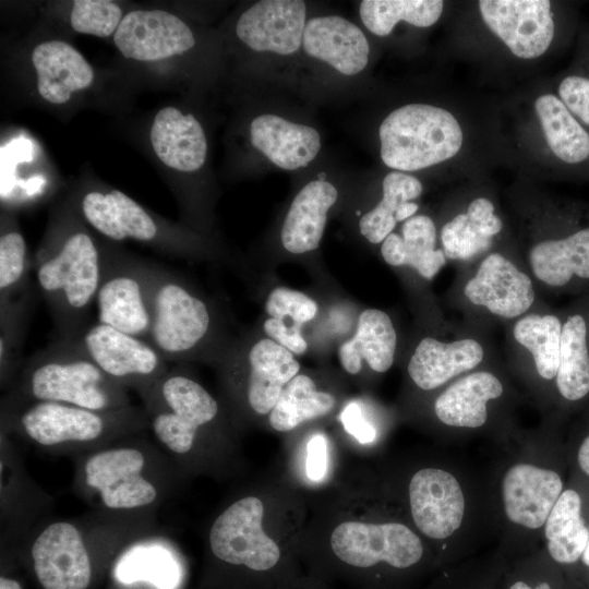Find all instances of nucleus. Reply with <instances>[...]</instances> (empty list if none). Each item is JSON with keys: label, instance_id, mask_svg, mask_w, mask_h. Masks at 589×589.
Wrapping results in <instances>:
<instances>
[{"label": "nucleus", "instance_id": "603ef678", "mask_svg": "<svg viewBox=\"0 0 589 589\" xmlns=\"http://www.w3.org/2000/svg\"><path fill=\"white\" fill-rule=\"evenodd\" d=\"M510 589H551L548 582H541L537 587L531 588L525 581H516L512 585Z\"/></svg>", "mask_w": 589, "mask_h": 589}, {"label": "nucleus", "instance_id": "c9c22d12", "mask_svg": "<svg viewBox=\"0 0 589 589\" xmlns=\"http://www.w3.org/2000/svg\"><path fill=\"white\" fill-rule=\"evenodd\" d=\"M562 325L556 315L530 313L513 326L514 339L531 353L538 374L548 381L557 374Z\"/></svg>", "mask_w": 589, "mask_h": 589}, {"label": "nucleus", "instance_id": "37998d69", "mask_svg": "<svg viewBox=\"0 0 589 589\" xmlns=\"http://www.w3.org/2000/svg\"><path fill=\"white\" fill-rule=\"evenodd\" d=\"M265 310L271 317L280 320L290 317L294 325L301 326L314 318L317 304L301 291L277 287L268 294Z\"/></svg>", "mask_w": 589, "mask_h": 589}, {"label": "nucleus", "instance_id": "ea45409f", "mask_svg": "<svg viewBox=\"0 0 589 589\" xmlns=\"http://www.w3.org/2000/svg\"><path fill=\"white\" fill-rule=\"evenodd\" d=\"M32 286L14 301L0 305V374L2 386L13 383L22 366V348L37 298Z\"/></svg>", "mask_w": 589, "mask_h": 589}, {"label": "nucleus", "instance_id": "9b49d317", "mask_svg": "<svg viewBox=\"0 0 589 589\" xmlns=\"http://www.w3.org/2000/svg\"><path fill=\"white\" fill-rule=\"evenodd\" d=\"M264 505L245 496L229 505L213 522L209 546L218 560L253 572H267L280 560L277 543L263 530Z\"/></svg>", "mask_w": 589, "mask_h": 589}, {"label": "nucleus", "instance_id": "7c9ffc66", "mask_svg": "<svg viewBox=\"0 0 589 589\" xmlns=\"http://www.w3.org/2000/svg\"><path fill=\"white\" fill-rule=\"evenodd\" d=\"M493 203L486 197L470 202L465 213L456 215L441 231L443 252L448 260L465 261L486 251L493 237L503 228L494 212Z\"/></svg>", "mask_w": 589, "mask_h": 589}, {"label": "nucleus", "instance_id": "39448f33", "mask_svg": "<svg viewBox=\"0 0 589 589\" xmlns=\"http://www.w3.org/2000/svg\"><path fill=\"white\" fill-rule=\"evenodd\" d=\"M139 395L154 437L170 456L191 454L201 430L219 413L216 399L180 370L169 369Z\"/></svg>", "mask_w": 589, "mask_h": 589}, {"label": "nucleus", "instance_id": "2f4dec72", "mask_svg": "<svg viewBox=\"0 0 589 589\" xmlns=\"http://www.w3.org/2000/svg\"><path fill=\"white\" fill-rule=\"evenodd\" d=\"M534 110L553 155L567 165L589 159V132L572 115L558 96L546 93L537 98Z\"/></svg>", "mask_w": 589, "mask_h": 589}, {"label": "nucleus", "instance_id": "f704fd0d", "mask_svg": "<svg viewBox=\"0 0 589 589\" xmlns=\"http://www.w3.org/2000/svg\"><path fill=\"white\" fill-rule=\"evenodd\" d=\"M334 406L333 395L318 392L311 377L298 374L279 395L269 412V424L276 431L288 432L302 422L327 414Z\"/></svg>", "mask_w": 589, "mask_h": 589}, {"label": "nucleus", "instance_id": "a878e982", "mask_svg": "<svg viewBox=\"0 0 589 589\" xmlns=\"http://www.w3.org/2000/svg\"><path fill=\"white\" fill-rule=\"evenodd\" d=\"M338 197L336 188L324 180L304 185L293 199L281 228V243L293 254L315 250L322 240L327 213Z\"/></svg>", "mask_w": 589, "mask_h": 589}, {"label": "nucleus", "instance_id": "bb28decb", "mask_svg": "<svg viewBox=\"0 0 589 589\" xmlns=\"http://www.w3.org/2000/svg\"><path fill=\"white\" fill-rule=\"evenodd\" d=\"M502 394L503 385L493 373L472 372L454 382L436 398L434 411L446 425L479 428L488 419V402Z\"/></svg>", "mask_w": 589, "mask_h": 589}, {"label": "nucleus", "instance_id": "2eb2a0df", "mask_svg": "<svg viewBox=\"0 0 589 589\" xmlns=\"http://www.w3.org/2000/svg\"><path fill=\"white\" fill-rule=\"evenodd\" d=\"M113 41L124 58L140 62L180 56L195 45L194 35L185 22L164 10L127 13L113 34Z\"/></svg>", "mask_w": 589, "mask_h": 589}, {"label": "nucleus", "instance_id": "8fccbe9b", "mask_svg": "<svg viewBox=\"0 0 589 589\" xmlns=\"http://www.w3.org/2000/svg\"><path fill=\"white\" fill-rule=\"evenodd\" d=\"M419 206L418 204L413 202H406L404 203L396 213V221H406L410 217L413 216V214L418 211Z\"/></svg>", "mask_w": 589, "mask_h": 589}, {"label": "nucleus", "instance_id": "4468645a", "mask_svg": "<svg viewBox=\"0 0 589 589\" xmlns=\"http://www.w3.org/2000/svg\"><path fill=\"white\" fill-rule=\"evenodd\" d=\"M485 25L520 59L542 56L551 46L555 23L548 0H481Z\"/></svg>", "mask_w": 589, "mask_h": 589}, {"label": "nucleus", "instance_id": "393cba45", "mask_svg": "<svg viewBox=\"0 0 589 589\" xmlns=\"http://www.w3.org/2000/svg\"><path fill=\"white\" fill-rule=\"evenodd\" d=\"M247 401L257 414L274 408L285 386L298 375L299 362L293 353L271 338L255 342L247 356Z\"/></svg>", "mask_w": 589, "mask_h": 589}, {"label": "nucleus", "instance_id": "a19ab883", "mask_svg": "<svg viewBox=\"0 0 589 589\" xmlns=\"http://www.w3.org/2000/svg\"><path fill=\"white\" fill-rule=\"evenodd\" d=\"M31 264L25 239L20 230L10 227L0 236V305L8 304L32 286Z\"/></svg>", "mask_w": 589, "mask_h": 589}, {"label": "nucleus", "instance_id": "58836bf2", "mask_svg": "<svg viewBox=\"0 0 589 589\" xmlns=\"http://www.w3.org/2000/svg\"><path fill=\"white\" fill-rule=\"evenodd\" d=\"M383 197L380 203L360 218V232L371 243L383 242L397 224L396 213L406 202L419 197L423 187L410 175L392 171L383 180Z\"/></svg>", "mask_w": 589, "mask_h": 589}, {"label": "nucleus", "instance_id": "473e14b6", "mask_svg": "<svg viewBox=\"0 0 589 589\" xmlns=\"http://www.w3.org/2000/svg\"><path fill=\"white\" fill-rule=\"evenodd\" d=\"M544 526L548 549L556 562L574 563L582 555L589 530L581 517V500L576 491L562 492Z\"/></svg>", "mask_w": 589, "mask_h": 589}, {"label": "nucleus", "instance_id": "4be33fe9", "mask_svg": "<svg viewBox=\"0 0 589 589\" xmlns=\"http://www.w3.org/2000/svg\"><path fill=\"white\" fill-rule=\"evenodd\" d=\"M151 144L157 158L167 167L194 172L205 163L207 142L197 119L176 107H164L153 120Z\"/></svg>", "mask_w": 589, "mask_h": 589}, {"label": "nucleus", "instance_id": "aec40b11", "mask_svg": "<svg viewBox=\"0 0 589 589\" xmlns=\"http://www.w3.org/2000/svg\"><path fill=\"white\" fill-rule=\"evenodd\" d=\"M302 45L312 58L345 75H354L368 64L370 47L362 31L338 15L317 16L304 27Z\"/></svg>", "mask_w": 589, "mask_h": 589}, {"label": "nucleus", "instance_id": "5701e85b", "mask_svg": "<svg viewBox=\"0 0 589 589\" xmlns=\"http://www.w3.org/2000/svg\"><path fill=\"white\" fill-rule=\"evenodd\" d=\"M250 137L256 149L285 170L308 166L321 148V137L315 129L275 115L254 118L250 124Z\"/></svg>", "mask_w": 589, "mask_h": 589}, {"label": "nucleus", "instance_id": "3c124183", "mask_svg": "<svg viewBox=\"0 0 589 589\" xmlns=\"http://www.w3.org/2000/svg\"><path fill=\"white\" fill-rule=\"evenodd\" d=\"M0 589H22V587L16 580L1 576Z\"/></svg>", "mask_w": 589, "mask_h": 589}, {"label": "nucleus", "instance_id": "6e6552de", "mask_svg": "<svg viewBox=\"0 0 589 589\" xmlns=\"http://www.w3.org/2000/svg\"><path fill=\"white\" fill-rule=\"evenodd\" d=\"M95 305L99 323L148 340L155 263L104 247Z\"/></svg>", "mask_w": 589, "mask_h": 589}, {"label": "nucleus", "instance_id": "4c0bfd02", "mask_svg": "<svg viewBox=\"0 0 589 589\" xmlns=\"http://www.w3.org/2000/svg\"><path fill=\"white\" fill-rule=\"evenodd\" d=\"M443 8L441 0H364L360 4V17L370 32L386 36L400 21L418 27L433 25Z\"/></svg>", "mask_w": 589, "mask_h": 589}, {"label": "nucleus", "instance_id": "f257e3e1", "mask_svg": "<svg viewBox=\"0 0 589 589\" xmlns=\"http://www.w3.org/2000/svg\"><path fill=\"white\" fill-rule=\"evenodd\" d=\"M73 219L62 220L37 252L33 269L58 337L75 340L91 322L104 247Z\"/></svg>", "mask_w": 589, "mask_h": 589}, {"label": "nucleus", "instance_id": "49530a36", "mask_svg": "<svg viewBox=\"0 0 589 589\" xmlns=\"http://www.w3.org/2000/svg\"><path fill=\"white\" fill-rule=\"evenodd\" d=\"M327 438L322 433L314 434L306 445L305 471L312 481H322L328 466Z\"/></svg>", "mask_w": 589, "mask_h": 589}, {"label": "nucleus", "instance_id": "f3484780", "mask_svg": "<svg viewBox=\"0 0 589 589\" xmlns=\"http://www.w3.org/2000/svg\"><path fill=\"white\" fill-rule=\"evenodd\" d=\"M409 503L417 528L432 539H445L462 521L465 498L457 479L446 470L424 468L409 483Z\"/></svg>", "mask_w": 589, "mask_h": 589}, {"label": "nucleus", "instance_id": "c03bdc74", "mask_svg": "<svg viewBox=\"0 0 589 589\" xmlns=\"http://www.w3.org/2000/svg\"><path fill=\"white\" fill-rule=\"evenodd\" d=\"M558 98L572 115L585 127H589V76L566 75L558 84Z\"/></svg>", "mask_w": 589, "mask_h": 589}, {"label": "nucleus", "instance_id": "9d476101", "mask_svg": "<svg viewBox=\"0 0 589 589\" xmlns=\"http://www.w3.org/2000/svg\"><path fill=\"white\" fill-rule=\"evenodd\" d=\"M74 341L109 378L137 393L169 370L148 340L99 322L91 323Z\"/></svg>", "mask_w": 589, "mask_h": 589}, {"label": "nucleus", "instance_id": "a211bd4d", "mask_svg": "<svg viewBox=\"0 0 589 589\" xmlns=\"http://www.w3.org/2000/svg\"><path fill=\"white\" fill-rule=\"evenodd\" d=\"M305 11L301 0L259 1L240 15L237 36L252 50L291 55L302 43Z\"/></svg>", "mask_w": 589, "mask_h": 589}, {"label": "nucleus", "instance_id": "864d4df0", "mask_svg": "<svg viewBox=\"0 0 589 589\" xmlns=\"http://www.w3.org/2000/svg\"><path fill=\"white\" fill-rule=\"evenodd\" d=\"M581 557H582V562H584L587 566H589V539H588L587 545H586V548H585V551H584Z\"/></svg>", "mask_w": 589, "mask_h": 589}, {"label": "nucleus", "instance_id": "b1692460", "mask_svg": "<svg viewBox=\"0 0 589 589\" xmlns=\"http://www.w3.org/2000/svg\"><path fill=\"white\" fill-rule=\"evenodd\" d=\"M483 358L484 349L473 338L446 342L425 337L418 344L409 360L408 373L418 387L431 390L456 375L474 369Z\"/></svg>", "mask_w": 589, "mask_h": 589}, {"label": "nucleus", "instance_id": "ddd939ff", "mask_svg": "<svg viewBox=\"0 0 589 589\" xmlns=\"http://www.w3.org/2000/svg\"><path fill=\"white\" fill-rule=\"evenodd\" d=\"M84 532L73 522L47 525L31 546L34 572L44 589H86L92 557Z\"/></svg>", "mask_w": 589, "mask_h": 589}, {"label": "nucleus", "instance_id": "c85d7f7f", "mask_svg": "<svg viewBox=\"0 0 589 589\" xmlns=\"http://www.w3.org/2000/svg\"><path fill=\"white\" fill-rule=\"evenodd\" d=\"M528 262L534 277L551 287L567 285L575 276L589 278V227L533 244Z\"/></svg>", "mask_w": 589, "mask_h": 589}, {"label": "nucleus", "instance_id": "1a4fd4ad", "mask_svg": "<svg viewBox=\"0 0 589 589\" xmlns=\"http://www.w3.org/2000/svg\"><path fill=\"white\" fill-rule=\"evenodd\" d=\"M79 208L82 218L108 240H133L170 255L190 253V247L178 230L158 220L120 190H89L82 194Z\"/></svg>", "mask_w": 589, "mask_h": 589}, {"label": "nucleus", "instance_id": "7ed1b4c3", "mask_svg": "<svg viewBox=\"0 0 589 589\" xmlns=\"http://www.w3.org/2000/svg\"><path fill=\"white\" fill-rule=\"evenodd\" d=\"M2 423L44 448H98L148 425L144 408L95 411L53 401H22L5 397Z\"/></svg>", "mask_w": 589, "mask_h": 589}, {"label": "nucleus", "instance_id": "e433bc0d", "mask_svg": "<svg viewBox=\"0 0 589 589\" xmlns=\"http://www.w3.org/2000/svg\"><path fill=\"white\" fill-rule=\"evenodd\" d=\"M116 578L124 585L148 582L157 589H177L181 581L178 560L159 545H139L120 557Z\"/></svg>", "mask_w": 589, "mask_h": 589}, {"label": "nucleus", "instance_id": "dca6fc26", "mask_svg": "<svg viewBox=\"0 0 589 589\" xmlns=\"http://www.w3.org/2000/svg\"><path fill=\"white\" fill-rule=\"evenodd\" d=\"M464 294L472 304L507 320L521 317L536 299L531 278L497 252L480 262L476 274L466 283Z\"/></svg>", "mask_w": 589, "mask_h": 589}, {"label": "nucleus", "instance_id": "c756f323", "mask_svg": "<svg viewBox=\"0 0 589 589\" xmlns=\"http://www.w3.org/2000/svg\"><path fill=\"white\" fill-rule=\"evenodd\" d=\"M436 228L426 215H416L401 227V236L392 232L382 243L381 253L390 266L408 265L420 276L431 280L446 263V256L436 249Z\"/></svg>", "mask_w": 589, "mask_h": 589}, {"label": "nucleus", "instance_id": "72a5a7b5", "mask_svg": "<svg viewBox=\"0 0 589 589\" xmlns=\"http://www.w3.org/2000/svg\"><path fill=\"white\" fill-rule=\"evenodd\" d=\"M587 322L578 313L562 325L556 387L567 400H579L589 393V349Z\"/></svg>", "mask_w": 589, "mask_h": 589}, {"label": "nucleus", "instance_id": "412c9836", "mask_svg": "<svg viewBox=\"0 0 589 589\" xmlns=\"http://www.w3.org/2000/svg\"><path fill=\"white\" fill-rule=\"evenodd\" d=\"M31 59L38 94L50 104H65L73 93L88 88L94 82L92 65L67 41H43L33 49Z\"/></svg>", "mask_w": 589, "mask_h": 589}, {"label": "nucleus", "instance_id": "423d86ee", "mask_svg": "<svg viewBox=\"0 0 589 589\" xmlns=\"http://www.w3.org/2000/svg\"><path fill=\"white\" fill-rule=\"evenodd\" d=\"M212 332L207 302L177 273L156 264L148 341L169 363L197 356Z\"/></svg>", "mask_w": 589, "mask_h": 589}, {"label": "nucleus", "instance_id": "79ce46f5", "mask_svg": "<svg viewBox=\"0 0 589 589\" xmlns=\"http://www.w3.org/2000/svg\"><path fill=\"white\" fill-rule=\"evenodd\" d=\"M122 19V10L113 1L76 0L71 9L70 24L80 34L104 38L116 33Z\"/></svg>", "mask_w": 589, "mask_h": 589}, {"label": "nucleus", "instance_id": "20e7f679", "mask_svg": "<svg viewBox=\"0 0 589 589\" xmlns=\"http://www.w3.org/2000/svg\"><path fill=\"white\" fill-rule=\"evenodd\" d=\"M381 158L396 170L414 171L454 157L462 145V130L446 109L409 104L392 111L378 129Z\"/></svg>", "mask_w": 589, "mask_h": 589}, {"label": "nucleus", "instance_id": "de8ad7c7", "mask_svg": "<svg viewBox=\"0 0 589 589\" xmlns=\"http://www.w3.org/2000/svg\"><path fill=\"white\" fill-rule=\"evenodd\" d=\"M344 429L361 444H369L375 440L376 431L363 417L357 402L348 404L339 417Z\"/></svg>", "mask_w": 589, "mask_h": 589}, {"label": "nucleus", "instance_id": "6ab92c4d", "mask_svg": "<svg viewBox=\"0 0 589 589\" xmlns=\"http://www.w3.org/2000/svg\"><path fill=\"white\" fill-rule=\"evenodd\" d=\"M561 477L530 464L513 466L503 479V502L507 518L519 526H543L562 494Z\"/></svg>", "mask_w": 589, "mask_h": 589}, {"label": "nucleus", "instance_id": "09e8293b", "mask_svg": "<svg viewBox=\"0 0 589 589\" xmlns=\"http://www.w3.org/2000/svg\"><path fill=\"white\" fill-rule=\"evenodd\" d=\"M578 464L581 470L589 476V435L584 440L578 450Z\"/></svg>", "mask_w": 589, "mask_h": 589}, {"label": "nucleus", "instance_id": "0eeeda50", "mask_svg": "<svg viewBox=\"0 0 589 589\" xmlns=\"http://www.w3.org/2000/svg\"><path fill=\"white\" fill-rule=\"evenodd\" d=\"M87 455L80 474L84 490L111 512H132L155 504L160 483L144 445L100 446Z\"/></svg>", "mask_w": 589, "mask_h": 589}, {"label": "nucleus", "instance_id": "a18cd8bd", "mask_svg": "<svg viewBox=\"0 0 589 589\" xmlns=\"http://www.w3.org/2000/svg\"><path fill=\"white\" fill-rule=\"evenodd\" d=\"M264 332L272 340L294 354H302L308 344L301 334V326H288L285 320L269 317L263 324Z\"/></svg>", "mask_w": 589, "mask_h": 589}, {"label": "nucleus", "instance_id": "cd10ccee", "mask_svg": "<svg viewBox=\"0 0 589 589\" xmlns=\"http://www.w3.org/2000/svg\"><path fill=\"white\" fill-rule=\"evenodd\" d=\"M397 335L390 317L381 310L368 309L358 318L353 337L339 348L344 370L357 374L362 360L375 372H386L394 362Z\"/></svg>", "mask_w": 589, "mask_h": 589}, {"label": "nucleus", "instance_id": "f8f14e48", "mask_svg": "<svg viewBox=\"0 0 589 589\" xmlns=\"http://www.w3.org/2000/svg\"><path fill=\"white\" fill-rule=\"evenodd\" d=\"M329 542L341 562L357 568L378 563L407 568L418 563L423 554L419 537L399 522L345 521L334 529Z\"/></svg>", "mask_w": 589, "mask_h": 589}, {"label": "nucleus", "instance_id": "f03ea898", "mask_svg": "<svg viewBox=\"0 0 589 589\" xmlns=\"http://www.w3.org/2000/svg\"><path fill=\"white\" fill-rule=\"evenodd\" d=\"M8 398L62 402L95 411L131 406L128 388L109 378L74 340L59 337L22 364Z\"/></svg>", "mask_w": 589, "mask_h": 589}]
</instances>
